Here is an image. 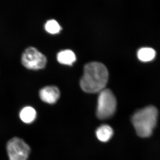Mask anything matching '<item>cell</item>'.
Returning <instances> with one entry per match:
<instances>
[{
  "instance_id": "obj_1",
  "label": "cell",
  "mask_w": 160,
  "mask_h": 160,
  "mask_svg": "<svg viewBox=\"0 0 160 160\" xmlns=\"http://www.w3.org/2000/svg\"><path fill=\"white\" fill-rule=\"evenodd\" d=\"M108 79L109 72L106 66L101 63L92 62L84 67L80 86L87 93L99 92L105 89Z\"/></svg>"
},
{
  "instance_id": "obj_2",
  "label": "cell",
  "mask_w": 160,
  "mask_h": 160,
  "mask_svg": "<svg viewBox=\"0 0 160 160\" xmlns=\"http://www.w3.org/2000/svg\"><path fill=\"white\" fill-rule=\"evenodd\" d=\"M158 114V109L153 106H147L135 112L132 122L138 136L148 138L152 134L157 123Z\"/></svg>"
},
{
  "instance_id": "obj_3",
  "label": "cell",
  "mask_w": 160,
  "mask_h": 160,
  "mask_svg": "<svg viewBox=\"0 0 160 160\" xmlns=\"http://www.w3.org/2000/svg\"><path fill=\"white\" fill-rule=\"evenodd\" d=\"M116 108V98L111 90L105 89L99 92L97 109V116L99 119H106L111 117Z\"/></svg>"
},
{
  "instance_id": "obj_4",
  "label": "cell",
  "mask_w": 160,
  "mask_h": 160,
  "mask_svg": "<svg viewBox=\"0 0 160 160\" xmlns=\"http://www.w3.org/2000/svg\"><path fill=\"white\" fill-rule=\"evenodd\" d=\"M21 62L23 67L30 70H38L46 67L47 60L46 57L35 47L30 46L23 51Z\"/></svg>"
},
{
  "instance_id": "obj_5",
  "label": "cell",
  "mask_w": 160,
  "mask_h": 160,
  "mask_svg": "<svg viewBox=\"0 0 160 160\" xmlns=\"http://www.w3.org/2000/svg\"><path fill=\"white\" fill-rule=\"evenodd\" d=\"M7 151L9 160H27L30 149L22 139L14 138L7 143Z\"/></svg>"
},
{
  "instance_id": "obj_6",
  "label": "cell",
  "mask_w": 160,
  "mask_h": 160,
  "mask_svg": "<svg viewBox=\"0 0 160 160\" xmlns=\"http://www.w3.org/2000/svg\"><path fill=\"white\" fill-rule=\"evenodd\" d=\"M39 97L44 102L49 104H54L59 98V90L56 86H47L43 87L39 92Z\"/></svg>"
},
{
  "instance_id": "obj_7",
  "label": "cell",
  "mask_w": 160,
  "mask_h": 160,
  "mask_svg": "<svg viewBox=\"0 0 160 160\" xmlns=\"http://www.w3.org/2000/svg\"><path fill=\"white\" fill-rule=\"evenodd\" d=\"M19 116L20 119L23 122L29 124L32 122L36 118V111L31 106H26L21 109Z\"/></svg>"
},
{
  "instance_id": "obj_8",
  "label": "cell",
  "mask_w": 160,
  "mask_h": 160,
  "mask_svg": "<svg viewBox=\"0 0 160 160\" xmlns=\"http://www.w3.org/2000/svg\"><path fill=\"white\" fill-rule=\"evenodd\" d=\"M58 62L63 65H72L76 60L75 54L70 50H63L58 53Z\"/></svg>"
},
{
  "instance_id": "obj_9",
  "label": "cell",
  "mask_w": 160,
  "mask_h": 160,
  "mask_svg": "<svg viewBox=\"0 0 160 160\" xmlns=\"http://www.w3.org/2000/svg\"><path fill=\"white\" fill-rule=\"evenodd\" d=\"M113 132L110 126L102 125L96 130V135L99 140L102 142H107L110 139Z\"/></svg>"
},
{
  "instance_id": "obj_10",
  "label": "cell",
  "mask_w": 160,
  "mask_h": 160,
  "mask_svg": "<svg viewBox=\"0 0 160 160\" xmlns=\"http://www.w3.org/2000/svg\"><path fill=\"white\" fill-rule=\"evenodd\" d=\"M156 53L155 51L152 48L143 47L138 50V58L142 62H150L155 58Z\"/></svg>"
},
{
  "instance_id": "obj_11",
  "label": "cell",
  "mask_w": 160,
  "mask_h": 160,
  "mask_svg": "<svg viewBox=\"0 0 160 160\" xmlns=\"http://www.w3.org/2000/svg\"><path fill=\"white\" fill-rule=\"evenodd\" d=\"M45 29L48 33L52 34H57L61 30V28L59 24L54 20H50L47 21L45 24Z\"/></svg>"
}]
</instances>
